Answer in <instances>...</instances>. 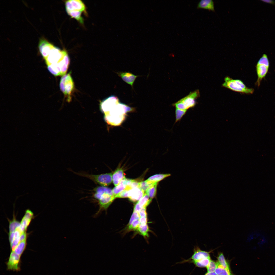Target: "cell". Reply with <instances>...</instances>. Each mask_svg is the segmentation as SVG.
I'll return each mask as SVG.
<instances>
[{
    "mask_svg": "<svg viewBox=\"0 0 275 275\" xmlns=\"http://www.w3.org/2000/svg\"><path fill=\"white\" fill-rule=\"evenodd\" d=\"M100 108L104 114V119L108 124L117 126L124 121L126 113L133 109L120 102L116 96L112 95L101 101Z\"/></svg>",
    "mask_w": 275,
    "mask_h": 275,
    "instance_id": "obj_1",
    "label": "cell"
},
{
    "mask_svg": "<svg viewBox=\"0 0 275 275\" xmlns=\"http://www.w3.org/2000/svg\"><path fill=\"white\" fill-rule=\"evenodd\" d=\"M93 197L97 200L99 209L95 216L99 214L101 211L106 210L115 197L113 194L112 190L104 186H98L93 190Z\"/></svg>",
    "mask_w": 275,
    "mask_h": 275,
    "instance_id": "obj_2",
    "label": "cell"
},
{
    "mask_svg": "<svg viewBox=\"0 0 275 275\" xmlns=\"http://www.w3.org/2000/svg\"><path fill=\"white\" fill-rule=\"evenodd\" d=\"M45 59L47 66L57 64L60 70L61 74V72L68 67L70 63V59L67 52L65 50H61L55 46Z\"/></svg>",
    "mask_w": 275,
    "mask_h": 275,
    "instance_id": "obj_3",
    "label": "cell"
},
{
    "mask_svg": "<svg viewBox=\"0 0 275 275\" xmlns=\"http://www.w3.org/2000/svg\"><path fill=\"white\" fill-rule=\"evenodd\" d=\"M224 82L223 86L233 91L246 94H252L254 91L252 88L246 86L242 81L239 79H233L227 76L224 79Z\"/></svg>",
    "mask_w": 275,
    "mask_h": 275,
    "instance_id": "obj_4",
    "label": "cell"
},
{
    "mask_svg": "<svg viewBox=\"0 0 275 275\" xmlns=\"http://www.w3.org/2000/svg\"><path fill=\"white\" fill-rule=\"evenodd\" d=\"M199 96V90H196L173 104L172 106L175 108L187 111L195 106L196 102V100Z\"/></svg>",
    "mask_w": 275,
    "mask_h": 275,
    "instance_id": "obj_5",
    "label": "cell"
},
{
    "mask_svg": "<svg viewBox=\"0 0 275 275\" xmlns=\"http://www.w3.org/2000/svg\"><path fill=\"white\" fill-rule=\"evenodd\" d=\"M75 173L78 175L88 178L102 186H108L112 181L113 174L112 173L98 175L89 174L84 172Z\"/></svg>",
    "mask_w": 275,
    "mask_h": 275,
    "instance_id": "obj_6",
    "label": "cell"
},
{
    "mask_svg": "<svg viewBox=\"0 0 275 275\" xmlns=\"http://www.w3.org/2000/svg\"><path fill=\"white\" fill-rule=\"evenodd\" d=\"M269 67V63L267 56L263 54L258 62L256 66L257 76V84L259 86L262 79L268 73Z\"/></svg>",
    "mask_w": 275,
    "mask_h": 275,
    "instance_id": "obj_7",
    "label": "cell"
},
{
    "mask_svg": "<svg viewBox=\"0 0 275 275\" xmlns=\"http://www.w3.org/2000/svg\"><path fill=\"white\" fill-rule=\"evenodd\" d=\"M60 89L68 100L71 99V95L74 88V82L70 73L65 74L61 78L59 84Z\"/></svg>",
    "mask_w": 275,
    "mask_h": 275,
    "instance_id": "obj_8",
    "label": "cell"
},
{
    "mask_svg": "<svg viewBox=\"0 0 275 275\" xmlns=\"http://www.w3.org/2000/svg\"><path fill=\"white\" fill-rule=\"evenodd\" d=\"M21 256L12 251L8 261L6 263L7 269L9 270L17 271L20 270Z\"/></svg>",
    "mask_w": 275,
    "mask_h": 275,
    "instance_id": "obj_9",
    "label": "cell"
},
{
    "mask_svg": "<svg viewBox=\"0 0 275 275\" xmlns=\"http://www.w3.org/2000/svg\"><path fill=\"white\" fill-rule=\"evenodd\" d=\"M65 6L67 13L70 12H86V7L83 3L79 0L66 1Z\"/></svg>",
    "mask_w": 275,
    "mask_h": 275,
    "instance_id": "obj_10",
    "label": "cell"
},
{
    "mask_svg": "<svg viewBox=\"0 0 275 275\" xmlns=\"http://www.w3.org/2000/svg\"><path fill=\"white\" fill-rule=\"evenodd\" d=\"M210 252L202 250L199 247H196L194 249L193 254L191 257L187 259H185L178 263L181 264L186 262L192 263L193 262L204 258L210 257Z\"/></svg>",
    "mask_w": 275,
    "mask_h": 275,
    "instance_id": "obj_11",
    "label": "cell"
},
{
    "mask_svg": "<svg viewBox=\"0 0 275 275\" xmlns=\"http://www.w3.org/2000/svg\"><path fill=\"white\" fill-rule=\"evenodd\" d=\"M54 47V45L45 39H41L38 45L40 53L44 59L48 56Z\"/></svg>",
    "mask_w": 275,
    "mask_h": 275,
    "instance_id": "obj_12",
    "label": "cell"
},
{
    "mask_svg": "<svg viewBox=\"0 0 275 275\" xmlns=\"http://www.w3.org/2000/svg\"><path fill=\"white\" fill-rule=\"evenodd\" d=\"M116 73L125 82L130 85L132 88L134 82L139 76L129 72H119Z\"/></svg>",
    "mask_w": 275,
    "mask_h": 275,
    "instance_id": "obj_13",
    "label": "cell"
},
{
    "mask_svg": "<svg viewBox=\"0 0 275 275\" xmlns=\"http://www.w3.org/2000/svg\"><path fill=\"white\" fill-rule=\"evenodd\" d=\"M144 192L138 187H136L129 191L128 198L133 202L138 201L144 196Z\"/></svg>",
    "mask_w": 275,
    "mask_h": 275,
    "instance_id": "obj_14",
    "label": "cell"
},
{
    "mask_svg": "<svg viewBox=\"0 0 275 275\" xmlns=\"http://www.w3.org/2000/svg\"><path fill=\"white\" fill-rule=\"evenodd\" d=\"M197 8L215 11L214 3L212 0H201L198 3Z\"/></svg>",
    "mask_w": 275,
    "mask_h": 275,
    "instance_id": "obj_15",
    "label": "cell"
},
{
    "mask_svg": "<svg viewBox=\"0 0 275 275\" xmlns=\"http://www.w3.org/2000/svg\"><path fill=\"white\" fill-rule=\"evenodd\" d=\"M125 177L123 170L120 168L117 169L112 174V182L114 184L115 186H117Z\"/></svg>",
    "mask_w": 275,
    "mask_h": 275,
    "instance_id": "obj_16",
    "label": "cell"
},
{
    "mask_svg": "<svg viewBox=\"0 0 275 275\" xmlns=\"http://www.w3.org/2000/svg\"><path fill=\"white\" fill-rule=\"evenodd\" d=\"M18 227L14 232L13 240L12 242L10 244L12 251H13L20 242V237L21 234L23 233L19 230Z\"/></svg>",
    "mask_w": 275,
    "mask_h": 275,
    "instance_id": "obj_17",
    "label": "cell"
},
{
    "mask_svg": "<svg viewBox=\"0 0 275 275\" xmlns=\"http://www.w3.org/2000/svg\"><path fill=\"white\" fill-rule=\"evenodd\" d=\"M217 258L218 260L217 261L219 265L224 268L231 271L230 265L228 261L226 259L222 253L220 252L218 253Z\"/></svg>",
    "mask_w": 275,
    "mask_h": 275,
    "instance_id": "obj_18",
    "label": "cell"
},
{
    "mask_svg": "<svg viewBox=\"0 0 275 275\" xmlns=\"http://www.w3.org/2000/svg\"><path fill=\"white\" fill-rule=\"evenodd\" d=\"M152 199L145 193L143 197L138 201L137 203L142 208L146 207L150 203Z\"/></svg>",
    "mask_w": 275,
    "mask_h": 275,
    "instance_id": "obj_19",
    "label": "cell"
},
{
    "mask_svg": "<svg viewBox=\"0 0 275 275\" xmlns=\"http://www.w3.org/2000/svg\"><path fill=\"white\" fill-rule=\"evenodd\" d=\"M27 240L20 242L13 251L17 254L21 256L26 249Z\"/></svg>",
    "mask_w": 275,
    "mask_h": 275,
    "instance_id": "obj_20",
    "label": "cell"
},
{
    "mask_svg": "<svg viewBox=\"0 0 275 275\" xmlns=\"http://www.w3.org/2000/svg\"><path fill=\"white\" fill-rule=\"evenodd\" d=\"M157 184L147 180L144 181L139 182L138 188L145 192L152 186Z\"/></svg>",
    "mask_w": 275,
    "mask_h": 275,
    "instance_id": "obj_21",
    "label": "cell"
},
{
    "mask_svg": "<svg viewBox=\"0 0 275 275\" xmlns=\"http://www.w3.org/2000/svg\"><path fill=\"white\" fill-rule=\"evenodd\" d=\"M171 175L170 174H157L152 176L147 180L152 182L158 183V182Z\"/></svg>",
    "mask_w": 275,
    "mask_h": 275,
    "instance_id": "obj_22",
    "label": "cell"
},
{
    "mask_svg": "<svg viewBox=\"0 0 275 275\" xmlns=\"http://www.w3.org/2000/svg\"><path fill=\"white\" fill-rule=\"evenodd\" d=\"M215 272L217 275H234L231 271L224 268L219 263Z\"/></svg>",
    "mask_w": 275,
    "mask_h": 275,
    "instance_id": "obj_23",
    "label": "cell"
},
{
    "mask_svg": "<svg viewBox=\"0 0 275 275\" xmlns=\"http://www.w3.org/2000/svg\"><path fill=\"white\" fill-rule=\"evenodd\" d=\"M211 260L210 257L204 258L192 263L197 267H206Z\"/></svg>",
    "mask_w": 275,
    "mask_h": 275,
    "instance_id": "obj_24",
    "label": "cell"
},
{
    "mask_svg": "<svg viewBox=\"0 0 275 275\" xmlns=\"http://www.w3.org/2000/svg\"><path fill=\"white\" fill-rule=\"evenodd\" d=\"M15 218L14 217L12 220L9 221V233L14 232L21 225V222L16 220Z\"/></svg>",
    "mask_w": 275,
    "mask_h": 275,
    "instance_id": "obj_25",
    "label": "cell"
},
{
    "mask_svg": "<svg viewBox=\"0 0 275 275\" xmlns=\"http://www.w3.org/2000/svg\"><path fill=\"white\" fill-rule=\"evenodd\" d=\"M126 186V185L122 181H121L118 185L114 187L112 190V191L113 194L115 197L116 196L125 190Z\"/></svg>",
    "mask_w": 275,
    "mask_h": 275,
    "instance_id": "obj_26",
    "label": "cell"
},
{
    "mask_svg": "<svg viewBox=\"0 0 275 275\" xmlns=\"http://www.w3.org/2000/svg\"><path fill=\"white\" fill-rule=\"evenodd\" d=\"M187 111L175 108V123L178 122L181 120L183 116L186 114Z\"/></svg>",
    "mask_w": 275,
    "mask_h": 275,
    "instance_id": "obj_27",
    "label": "cell"
},
{
    "mask_svg": "<svg viewBox=\"0 0 275 275\" xmlns=\"http://www.w3.org/2000/svg\"><path fill=\"white\" fill-rule=\"evenodd\" d=\"M218 264V263L217 261L216 262L211 260L206 267L207 272H215Z\"/></svg>",
    "mask_w": 275,
    "mask_h": 275,
    "instance_id": "obj_28",
    "label": "cell"
},
{
    "mask_svg": "<svg viewBox=\"0 0 275 275\" xmlns=\"http://www.w3.org/2000/svg\"><path fill=\"white\" fill-rule=\"evenodd\" d=\"M157 184L152 186L145 192V193L151 199L154 198L156 195Z\"/></svg>",
    "mask_w": 275,
    "mask_h": 275,
    "instance_id": "obj_29",
    "label": "cell"
},
{
    "mask_svg": "<svg viewBox=\"0 0 275 275\" xmlns=\"http://www.w3.org/2000/svg\"><path fill=\"white\" fill-rule=\"evenodd\" d=\"M140 234L144 237L148 236L149 227L147 224L144 225H139L137 229Z\"/></svg>",
    "mask_w": 275,
    "mask_h": 275,
    "instance_id": "obj_30",
    "label": "cell"
},
{
    "mask_svg": "<svg viewBox=\"0 0 275 275\" xmlns=\"http://www.w3.org/2000/svg\"><path fill=\"white\" fill-rule=\"evenodd\" d=\"M140 225L139 220L136 219L133 221L131 224L128 226V230H136L138 229Z\"/></svg>",
    "mask_w": 275,
    "mask_h": 275,
    "instance_id": "obj_31",
    "label": "cell"
},
{
    "mask_svg": "<svg viewBox=\"0 0 275 275\" xmlns=\"http://www.w3.org/2000/svg\"><path fill=\"white\" fill-rule=\"evenodd\" d=\"M139 218L140 216L139 213L136 211H133L128 223V226H130L133 221L136 219H139Z\"/></svg>",
    "mask_w": 275,
    "mask_h": 275,
    "instance_id": "obj_32",
    "label": "cell"
},
{
    "mask_svg": "<svg viewBox=\"0 0 275 275\" xmlns=\"http://www.w3.org/2000/svg\"><path fill=\"white\" fill-rule=\"evenodd\" d=\"M125 189L115 196V198H126L129 196V191Z\"/></svg>",
    "mask_w": 275,
    "mask_h": 275,
    "instance_id": "obj_33",
    "label": "cell"
},
{
    "mask_svg": "<svg viewBox=\"0 0 275 275\" xmlns=\"http://www.w3.org/2000/svg\"><path fill=\"white\" fill-rule=\"evenodd\" d=\"M260 238L259 239L258 244L259 247H261L264 246L267 243V240L265 237L262 235L260 237Z\"/></svg>",
    "mask_w": 275,
    "mask_h": 275,
    "instance_id": "obj_34",
    "label": "cell"
},
{
    "mask_svg": "<svg viewBox=\"0 0 275 275\" xmlns=\"http://www.w3.org/2000/svg\"><path fill=\"white\" fill-rule=\"evenodd\" d=\"M139 220L140 225H144L147 224V217H140Z\"/></svg>",
    "mask_w": 275,
    "mask_h": 275,
    "instance_id": "obj_35",
    "label": "cell"
},
{
    "mask_svg": "<svg viewBox=\"0 0 275 275\" xmlns=\"http://www.w3.org/2000/svg\"><path fill=\"white\" fill-rule=\"evenodd\" d=\"M146 210V207H144L141 209L139 213L140 217H147V213Z\"/></svg>",
    "mask_w": 275,
    "mask_h": 275,
    "instance_id": "obj_36",
    "label": "cell"
},
{
    "mask_svg": "<svg viewBox=\"0 0 275 275\" xmlns=\"http://www.w3.org/2000/svg\"><path fill=\"white\" fill-rule=\"evenodd\" d=\"M28 235L26 231L22 233L20 237V242L27 240Z\"/></svg>",
    "mask_w": 275,
    "mask_h": 275,
    "instance_id": "obj_37",
    "label": "cell"
},
{
    "mask_svg": "<svg viewBox=\"0 0 275 275\" xmlns=\"http://www.w3.org/2000/svg\"><path fill=\"white\" fill-rule=\"evenodd\" d=\"M204 275H217L215 272H207Z\"/></svg>",
    "mask_w": 275,
    "mask_h": 275,
    "instance_id": "obj_38",
    "label": "cell"
}]
</instances>
